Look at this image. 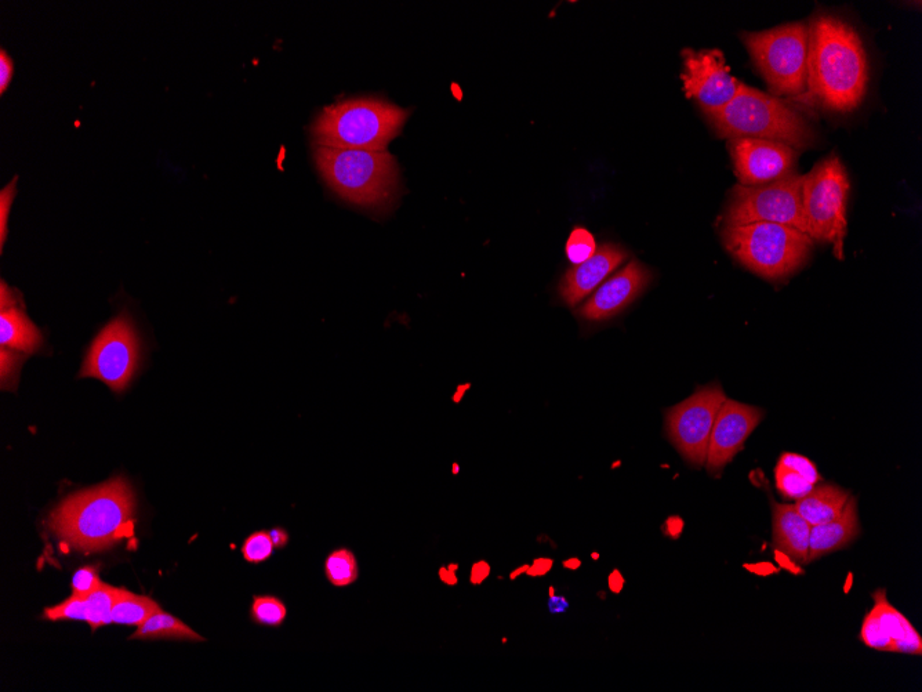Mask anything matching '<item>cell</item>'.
<instances>
[{"label": "cell", "mask_w": 922, "mask_h": 692, "mask_svg": "<svg viewBox=\"0 0 922 692\" xmlns=\"http://www.w3.org/2000/svg\"><path fill=\"white\" fill-rule=\"evenodd\" d=\"M740 186L758 187L794 173L798 152L778 141L731 139L728 141Z\"/></svg>", "instance_id": "cell-13"}, {"label": "cell", "mask_w": 922, "mask_h": 692, "mask_svg": "<svg viewBox=\"0 0 922 692\" xmlns=\"http://www.w3.org/2000/svg\"><path fill=\"white\" fill-rule=\"evenodd\" d=\"M132 640H183L206 641L190 626L185 625L179 618L173 617L165 611L156 612L139 626L136 633L130 637Z\"/></svg>", "instance_id": "cell-22"}, {"label": "cell", "mask_w": 922, "mask_h": 692, "mask_svg": "<svg viewBox=\"0 0 922 692\" xmlns=\"http://www.w3.org/2000/svg\"><path fill=\"white\" fill-rule=\"evenodd\" d=\"M2 360H0V375H2L3 389L16 390L18 375H20L21 362L24 360V354L17 351L5 349L0 351Z\"/></svg>", "instance_id": "cell-32"}, {"label": "cell", "mask_w": 922, "mask_h": 692, "mask_svg": "<svg viewBox=\"0 0 922 692\" xmlns=\"http://www.w3.org/2000/svg\"><path fill=\"white\" fill-rule=\"evenodd\" d=\"M455 570L456 568H453L452 571L448 570V568H442L441 570L442 581L449 583V585H455V583L457 582L456 575L453 574V571Z\"/></svg>", "instance_id": "cell-42"}, {"label": "cell", "mask_w": 922, "mask_h": 692, "mask_svg": "<svg viewBox=\"0 0 922 692\" xmlns=\"http://www.w3.org/2000/svg\"><path fill=\"white\" fill-rule=\"evenodd\" d=\"M802 186L804 176L796 172L764 186H736L725 215V226L773 223L807 234Z\"/></svg>", "instance_id": "cell-9"}, {"label": "cell", "mask_w": 922, "mask_h": 692, "mask_svg": "<svg viewBox=\"0 0 922 692\" xmlns=\"http://www.w3.org/2000/svg\"><path fill=\"white\" fill-rule=\"evenodd\" d=\"M727 400L718 383L699 387L688 400L666 412V434L689 465L700 469L707 458L711 431Z\"/></svg>", "instance_id": "cell-11"}, {"label": "cell", "mask_w": 922, "mask_h": 692, "mask_svg": "<svg viewBox=\"0 0 922 692\" xmlns=\"http://www.w3.org/2000/svg\"><path fill=\"white\" fill-rule=\"evenodd\" d=\"M623 585L624 579L623 576L620 575L619 571H615L611 576H609V586H611L613 593H619L620 590H622Z\"/></svg>", "instance_id": "cell-41"}, {"label": "cell", "mask_w": 922, "mask_h": 692, "mask_svg": "<svg viewBox=\"0 0 922 692\" xmlns=\"http://www.w3.org/2000/svg\"><path fill=\"white\" fill-rule=\"evenodd\" d=\"M42 333L18 304L12 289L2 282L0 293V346L24 355L41 349Z\"/></svg>", "instance_id": "cell-17"}, {"label": "cell", "mask_w": 922, "mask_h": 692, "mask_svg": "<svg viewBox=\"0 0 922 692\" xmlns=\"http://www.w3.org/2000/svg\"><path fill=\"white\" fill-rule=\"evenodd\" d=\"M325 574L328 581L336 588H347L358 579L357 557L346 547L335 550L325 561Z\"/></svg>", "instance_id": "cell-24"}, {"label": "cell", "mask_w": 922, "mask_h": 692, "mask_svg": "<svg viewBox=\"0 0 922 692\" xmlns=\"http://www.w3.org/2000/svg\"><path fill=\"white\" fill-rule=\"evenodd\" d=\"M548 596H550V599H548V610H550L551 614H564V612L568 611L569 607H571V604H569V601L566 600L564 596H557V594H555L554 588L548 589Z\"/></svg>", "instance_id": "cell-38"}, {"label": "cell", "mask_w": 922, "mask_h": 692, "mask_svg": "<svg viewBox=\"0 0 922 692\" xmlns=\"http://www.w3.org/2000/svg\"><path fill=\"white\" fill-rule=\"evenodd\" d=\"M851 498V492L833 484H823L813 487L805 498L796 501L797 512L804 517L811 527L830 523L844 512L845 506Z\"/></svg>", "instance_id": "cell-21"}, {"label": "cell", "mask_w": 922, "mask_h": 692, "mask_svg": "<svg viewBox=\"0 0 922 692\" xmlns=\"http://www.w3.org/2000/svg\"><path fill=\"white\" fill-rule=\"evenodd\" d=\"M873 599L876 603H874V608L871 611L876 614L885 633L894 640V652L921 655L922 640L920 634L917 633V630L914 629V626L911 625L909 619L902 612L892 607L887 599L885 590H877L873 594Z\"/></svg>", "instance_id": "cell-20"}, {"label": "cell", "mask_w": 922, "mask_h": 692, "mask_svg": "<svg viewBox=\"0 0 922 692\" xmlns=\"http://www.w3.org/2000/svg\"><path fill=\"white\" fill-rule=\"evenodd\" d=\"M778 465L787 467V469L800 474V476L804 477L805 480L809 481L812 485H816L822 481V477H820L816 466L813 465L811 460L805 458V456L784 452V454L780 456Z\"/></svg>", "instance_id": "cell-33"}, {"label": "cell", "mask_w": 922, "mask_h": 692, "mask_svg": "<svg viewBox=\"0 0 922 692\" xmlns=\"http://www.w3.org/2000/svg\"><path fill=\"white\" fill-rule=\"evenodd\" d=\"M562 565H564L566 570L576 571L582 567V560L577 559V557H571V559L565 560Z\"/></svg>", "instance_id": "cell-43"}, {"label": "cell", "mask_w": 922, "mask_h": 692, "mask_svg": "<svg viewBox=\"0 0 922 692\" xmlns=\"http://www.w3.org/2000/svg\"><path fill=\"white\" fill-rule=\"evenodd\" d=\"M16 184L17 179H14L12 183L7 184L0 192V228H2V234H0V245L5 246L7 238V217H9L10 208H12L13 199L16 197Z\"/></svg>", "instance_id": "cell-35"}, {"label": "cell", "mask_w": 922, "mask_h": 692, "mask_svg": "<svg viewBox=\"0 0 922 692\" xmlns=\"http://www.w3.org/2000/svg\"><path fill=\"white\" fill-rule=\"evenodd\" d=\"M528 567L529 565H524V567H521V568H518V570H515L513 574H511V579H513L514 581L515 576H517L518 578L519 575L526 574V570H528Z\"/></svg>", "instance_id": "cell-44"}, {"label": "cell", "mask_w": 922, "mask_h": 692, "mask_svg": "<svg viewBox=\"0 0 922 692\" xmlns=\"http://www.w3.org/2000/svg\"><path fill=\"white\" fill-rule=\"evenodd\" d=\"M288 617L286 605L274 596H254L250 618L261 626H281Z\"/></svg>", "instance_id": "cell-26"}, {"label": "cell", "mask_w": 922, "mask_h": 692, "mask_svg": "<svg viewBox=\"0 0 922 692\" xmlns=\"http://www.w3.org/2000/svg\"><path fill=\"white\" fill-rule=\"evenodd\" d=\"M271 541L274 543L275 549H283L289 542V534L282 528H274L270 531Z\"/></svg>", "instance_id": "cell-40"}, {"label": "cell", "mask_w": 922, "mask_h": 692, "mask_svg": "<svg viewBox=\"0 0 922 692\" xmlns=\"http://www.w3.org/2000/svg\"><path fill=\"white\" fill-rule=\"evenodd\" d=\"M651 280V271L633 260L615 277L602 284L591 299L577 310V315L586 321L611 320L641 296Z\"/></svg>", "instance_id": "cell-15"}, {"label": "cell", "mask_w": 922, "mask_h": 692, "mask_svg": "<svg viewBox=\"0 0 922 692\" xmlns=\"http://www.w3.org/2000/svg\"><path fill=\"white\" fill-rule=\"evenodd\" d=\"M553 565L554 561L548 559V557H539V559L533 561L532 565H529L526 575L531 576V578L546 576L548 572L553 570Z\"/></svg>", "instance_id": "cell-37"}, {"label": "cell", "mask_w": 922, "mask_h": 692, "mask_svg": "<svg viewBox=\"0 0 922 692\" xmlns=\"http://www.w3.org/2000/svg\"><path fill=\"white\" fill-rule=\"evenodd\" d=\"M764 411L743 402L725 400L711 431L706 466L711 476H720L728 463L742 451L744 442L760 425Z\"/></svg>", "instance_id": "cell-14"}, {"label": "cell", "mask_w": 922, "mask_h": 692, "mask_svg": "<svg viewBox=\"0 0 922 692\" xmlns=\"http://www.w3.org/2000/svg\"><path fill=\"white\" fill-rule=\"evenodd\" d=\"M742 41L776 97H800L807 94V24L793 23L779 25L768 31L744 32Z\"/></svg>", "instance_id": "cell-7"}, {"label": "cell", "mask_w": 922, "mask_h": 692, "mask_svg": "<svg viewBox=\"0 0 922 692\" xmlns=\"http://www.w3.org/2000/svg\"><path fill=\"white\" fill-rule=\"evenodd\" d=\"M100 575H98L97 567H92V565H86V567L79 568L72 576V594L79 597H87L89 594H92L94 590H97L101 586Z\"/></svg>", "instance_id": "cell-34"}, {"label": "cell", "mask_w": 922, "mask_h": 692, "mask_svg": "<svg viewBox=\"0 0 922 692\" xmlns=\"http://www.w3.org/2000/svg\"><path fill=\"white\" fill-rule=\"evenodd\" d=\"M591 557H593L594 560H598V554H591Z\"/></svg>", "instance_id": "cell-45"}, {"label": "cell", "mask_w": 922, "mask_h": 692, "mask_svg": "<svg viewBox=\"0 0 922 692\" xmlns=\"http://www.w3.org/2000/svg\"><path fill=\"white\" fill-rule=\"evenodd\" d=\"M490 574V567L485 561H478L473 565V570H471V583L474 585H479L488 578Z\"/></svg>", "instance_id": "cell-39"}, {"label": "cell", "mask_w": 922, "mask_h": 692, "mask_svg": "<svg viewBox=\"0 0 922 692\" xmlns=\"http://www.w3.org/2000/svg\"><path fill=\"white\" fill-rule=\"evenodd\" d=\"M725 248L747 270L768 281H782L811 256L813 241L793 227L773 223L725 226Z\"/></svg>", "instance_id": "cell-6"}, {"label": "cell", "mask_w": 922, "mask_h": 692, "mask_svg": "<svg viewBox=\"0 0 922 692\" xmlns=\"http://www.w3.org/2000/svg\"><path fill=\"white\" fill-rule=\"evenodd\" d=\"M860 639L867 647L874 648V650L888 652H894L895 650L894 640L882 629L881 623L873 611H870L866 615L865 621H863Z\"/></svg>", "instance_id": "cell-29"}, {"label": "cell", "mask_w": 922, "mask_h": 692, "mask_svg": "<svg viewBox=\"0 0 922 692\" xmlns=\"http://www.w3.org/2000/svg\"><path fill=\"white\" fill-rule=\"evenodd\" d=\"M681 79L684 92L689 99H695L704 114L721 110L731 103L739 92L742 82L729 72L724 53L718 49L682 50Z\"/></svg>", "instance_id": "cell-12"}, {"label": "cell", "mask_w": 922, "mask_h": 692, "mask_svg": "<svg viewBox=\"0 0 922 692\" xmlns=\"http://www.w3.org/2000/svg\"><path fill=\"white\" fill-rule=\"evenodd\" d=\"M119 592H121V588H114V586L107 585V583H101L100 588L87 596V603H89V621L87 623H89L93 632L101 628V626L111 625L112 608H114L115 601L118 599Z\"/></svg>", "instance_id": "cell-25"}, {"label": "cell", "mask_w": 922, "mask_h": 692, "mask_svg": "<svg viewBox=\"0 0 922 692\" xmlns=\"http://www.w3.org/2000/svg\"><path fill=\"white\" fill-rule=\"evenodd\" d=\"M809 27L808 94L822 107L851 112L865 99L869 64L858 32L831 14L813 17Z\"/></svg>", "instance_id": "cell-1"}, {"label": "cell", "mask_w": 922, "mask_h": 692, "mask_svg": "<svg viewBox=\"0 0 922 692\" xmlns=\"http://www.w3.org/2000/svg\"><path fill=\"white\" fill-rule=\"evenodd\" d=\"M162 611L159 604L150 597L139 596L121 588L114 608H112V623L125 626H141L148 618Z\"/></svg>", "instance_id": "cell-23"}, {"label": "cell", "mask_w": 922, "mask_h": 692, "mask_svg": "<svg viewBox=\"0 0 922 692\" xmlns=\"http://www.w3.org/2000/svg\"><path fill=\"white\" fill-rule=\"evenodd\" d=\"M773 546L790 559L807 563L811 525L794 505L772 502Z\"/></svg>", "instance_id": "cell-19"}, {"label": "cell", "mask_w": 922, "mask_h": 692, "mask_svg": "<svg viewBox=\"0 0 922 692\" xmlns=\"http://www.w3.org/2000/svg\"><path fill=\"white\" fill-rule=\"evenodd\" d=\"M629 253L622 246L606 244L586 262L577 264L562 278L559 296L568 306H576L590 295L627 259Z\"/></svg>", "instance_id": "cell-16"}, {"label": "cell", "mask_w": 922, "mask_h": 692, "mask_svg": "<svg viewBox=\"0 0 922 692\" xmlns=\"http://www.w3.org/2000/svg\"><path fill=\"white\" fill-rule=\"evenodd\" d=\"M706 115L722 139L778 141L796 151L807 150L815 143L811 125L793 105L744 83L731 103Z\"/></svg>", "instance_id": "cell-4"}, {"label": "cell", "mask_w": 922, "mask_h": 692, "mask_svg": "<svg viewBox=\"0 0 922 692\" xmlns=\"http://www.w3.org/2000/svg\"><path fill=\"white\" fill-rule=\"evenodd\" d=\"M849 179L837 155L816 163L804 176V215L808 237L834 246V256L844 259L847 235Z\"/></svg>", "instance_id": "cell-8"}, {"label": "cell", "mask_w": 922, "mask_h": 692, "mask_svg": "<svg viewBox=\"0 0 922 692\" xmlns=\"http://www.w3.org/2000/svg\"><path fill=\"white\" fill-rule=\"evenodd\" d=\"M140 351L132 318L127 313L118 315L93 340L79 378L101 380L115 393H123L139 369Z\"/></svg>", "instance_id": "cell-10"}, {"label": "cell", "mask_w": 922, "mask_h": 692, "mask_svg": "<svg viewBox=\"0 0 922 692\" xmlns=\"http://www.w3.org/2000/svg\"><path fill=\"white\" fill-rule=\"evenodd\" d=\"M43 619L50 622L89 621V603L87 597L72 596L63 603L46 608Z\"/></svg>", "instance_id": "cell-27"}, {"label": "cell", "mask_w": 922, "mask_h": 692, "mask_svg": "<svg viewBox=\"0 0 922 692\" xmlns=\"http://www.w3.org/2000/svg\"><path fill=\"white\" fill-rule=\"evenodd\" d=\"M775 478L780 494L790 501H800L815 487L800 474L780 465L776 466Z\"/></svg>", "instance_id": "cell-28"}, {"label": "cell", "mask_w": 922, "mask_h": 692, "mask_svg": "<svg viewBox=\"0 0 922 692\" xmlns=\"http://www.w3.org/2000/svg\"><path fill=\"white\" fill-rule=\"evenodd\" d=\"M859 532L858 503L851 496L840 517L830 523L811 527L807 563L844 549L853 539L858 538Z\"/></svg>", "instance_id": "cell-18"}, {"label": "cell", "mask_w": 922, "mask_h": 692, "mask_svg": "<svg viewBox=\"0 0 922 692\" xmlns=\"http://www.w3.org/2000/svg\"><path fill=\"white\" fill-rule=\"evenodd\" d=\"M319 172L344 201L383 213L397 202L401 181L397 161L387 151L315 148Z\"/></svg>", "instance_id": "cell-3"}, {"label": "cell", "mask_w": 922, "mask_h": 692, "mask_svg": "<svg viewBox=\"0 0 922 692\" xmlns=\"http://www.w3.org/2000/svg\"><path fill=\"white\" fill-rule=\"evenodd\" d=\"M409 112L377 97H359L326 107L312 125L319 147L386 151Z\"/></svg>", "instance_id": "cell-5"}, {"label": "cell", "mask_w": 922, "mask_h": 692, "mask_svg": "<svg viewBox=\"0 0 922 692\" xmlns=\"http://www.w3.org/2000/svg\"><path fill=\"white\" fill-rule=\"evenodd\" d=\"M597 251L593 235L588 233L582 227H577L572 231L571 237L566 244V255L573 264H582L590 259Z\"/></svg>", "instance_id": "cell-31"}, {"label": "cell", "mask_w": 922, "mask_h": 692, "mask_svg": "<svg viewBox=\"0 0 922 692\" xmlns=\"http://www.w3.org/2000/svg\"><path fill=\"white\" fill-rule=\"evenodd\" d=\"M274 550L270 532L259 531L248 536L243 542L242 556L248 563L260 564L270 559Z\"/></svg>", "instance_id": "cell-30"}, {"label": "cell", "mask_w": 922, "mask_h": 692, "mask_svg": "<svg viewBox=\"0 0 922 692\" xmlns=\"http://www.w3.org/2000/svg\"><path fill=\"white\" fill-rule=\"evenodd\" d=\"M14 74V64L12 57L6 53L5 49L0 50V93H5L12 82Z\"/></svg>", "instance_id": "cell-36"}, {"label": "cell", "mask_w": 922, "mask_h": 692, "mask_svg": "<svg viewBox=\"0 0 922 692\" xmlns=\"http://www.w3.org/2000/svg\"><path fill=\"white\" fill-rule=\"evenodd\" d=\"M137 499L123 477L65 498L50 516L49 527L79 552H103L132 536Z\"/></svg>", "instance_id": "cell-2"}]
</instances>
